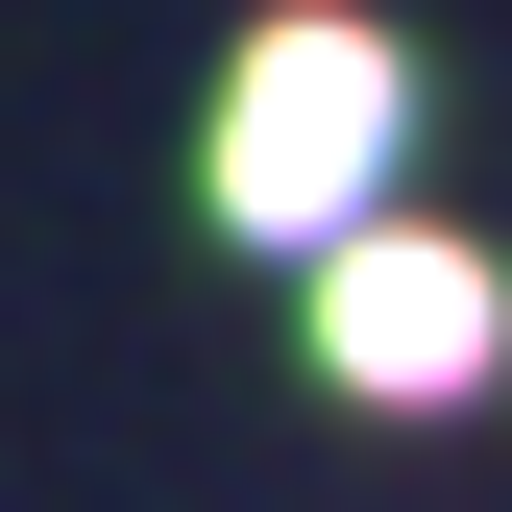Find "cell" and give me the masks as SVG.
<instances>
[{
  "label": "cell",
  "instance_id": "cell-1",
  "mask_svg": "<svg viewBox=\"0 0 512 512\" xmlns=\"http://www.w3.org/2000/svg\"><path fill=\"white\" fill-rule=\"evenodd\" d=\"M366 171H391V25L293 0L220 98V220L244 244H366Z\"/></svg>",
  "mask_w": 512,
  "mask_h": 512
},
{
  "label": "cell",
  "instance_id": "cell-2",
  "mask_svg": "<svg viewBox=\"0 0 512 512\" xmlns=\"http://www.w3.org/2000/svg\"><path fill=\"white\" fill-rule=\"evenodd\" d=\"M488 269L464 244H415V220H366L342 269H317V366H342V391H391V415H439V391H488Z\"/></svg>",
  "mask_w": 512,
  "mask_h": 512
}]
</instances>
